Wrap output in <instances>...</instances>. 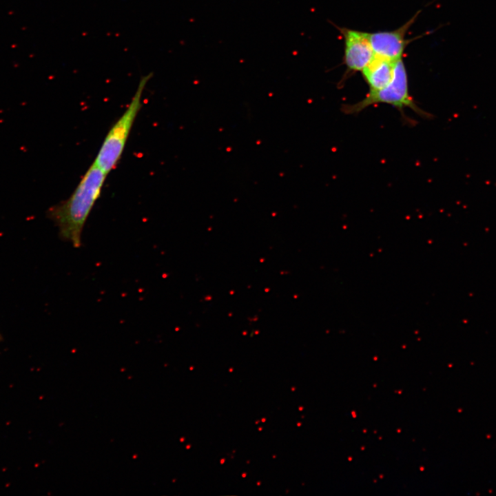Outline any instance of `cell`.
<instances>
[{"mask_svg":"<svg viewBox=\"0 0 496 496\" xmlns=\"http://www.w3.org/2000/svg\"><path fill=\"white\" fill-rule=\"evenodd\" d=\"M379 103L395 107L403 117H405V107L411 108L422 116H431L416 105L409 93L408 76L402 59L395 61L393 77L386 86L380 90L369 91L363 99L354 104L344 105L342 110L347 114H355L371 105Z\"/></svg>","mask_w":496,"mask_h":496,"instance_id":"3","label":"cell"},{"mask_svg":"<svg viewBox=\"0 0 496 496\" xmlns=\"http://www.w3.org/2000/svg\"><path fill=\"white\" fill-rule=\"evenodd\" d=\"M152 76V72L141 76L128 106L110 127L93 162L107 174L116 167L122 156L134 121L142 107L144 90Z\"/></svg>","mask_w":496,"mask_h":496,"instance_id":"2","label":"cell"},{"mask_svg":"<svg viewBox=\"0 0 496 496\" xmlns=\"http://www.w3.org/2000/svg\"><path fill=\"white\" fill-rule=\"evenodd\" d=\"M344 41V63L349 72H362L375 56L368 32L339 28Z\"/></svg>","mask_w":496,"mask_h":496,"instance_id":"5","label":"cell"},{"mask_svg":"<svg viewBox=\"0 0 496 496\" xmlns=\"http://www.w3.org/2000/svg\"><path fill=\"white\" fill-rule=\"evenodd\" d=\"M107 175L93 163L72 194L48 210L47 215L58 227L60 237L75 248L81 246L85 224L101 196Z\"/></svg>","mask_w":496,"mask_h":496,"instance_id":"1","label":"cell"},{"mask_svg":"<svg viewBox=\"0 0 496 496\" xmlns=\"http://www.w3.org/2000/svg\"><path fill=\"white\" fill-rule=\"evenodd\" d=\"M419 14L420 12H417L404 25L394 30L368 32L375 55L392 61L402 59L406 46L413 41L412 39H406V34Z\"/></svg>","mask_w":496,"mask_h":496,"instance_id":"4","label":"cell"},{"mask_svg":"<svg viewBox=\"0 0 496 496\" xmlns=\"http://www.w3.org/2000/svg\"><path fill=\"white\" fill-rule=\"evenodd\" d=\"M395 63V61L375 55L361 72L369 91L380 90L391 82L394 74Z\"/></svg>","mask_w":496,"mask_h":496,"instance_id":"6","label":"cell"}]
</instances>
